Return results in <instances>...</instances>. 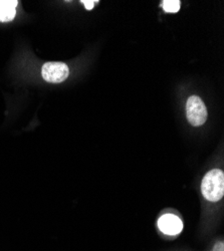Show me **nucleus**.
I'll return each instance as SVG.
<instances>
[{
  "mask_svg": "<svg viewBox=\"0 0 224 251\" xmlns=\"http://www.w3.org/2000/svg\"><path fill=\"white\" fill-rule=\"evenodd\" d=\"M186 116L189 123L194 127H199L206 122L207 109L205 103L199 97L192 96L188 99L186 103Z\"/></svg>",
  "mask_w": 224,
  "mask_h": 251,
  "instance_id": "2",
  "label": "nucleus"
},
{
  "mask_svg": "<svg viewBox=\"0 0 224 251\" xmlns=\"http://www.w3.org/2000/svg\"><path fill=\"white\" fill-rule=\"evenodd\" d=\"M70 70L65 62H46L42 69V75L45 80L52 83H58L66 80Z\"/></svg>",
  "mask_w": 224,
  "mask_h": 251,
  "instance_id": "3",
  "label": "nucleus"
},
{
  "mask_svg": "<svg viewBox=\"0 0 224 251\" xmlns=\"http://www.w3.org/2000/svg\"><path fill=\"white\" fill-rule=\"evenodd\" d=\"M96 2H97V1H93V0H83V1H81V3H84V5L86 6V8H87L88 10L93 9V7H94V5H95Z\"/></svg>",
  "mask_w": 224,
  "mask_h": 251,
  "instance_id": "7",
  "label": "nucleus"
},
{
  "mask_svg": "<svg viewBox=\"0 0 224 251\" xmlns=\"http://www.w3.org/2000/svg\"><path fill=\"white\" fill-rule=\"evenodd\" d=\"M158 227L166 235H177L183 229V223L174 214H165L158 220Z\"/></svg>",
  "mask_w": 224,
  "mask_h": 251,
  "instance_id": "4",
  "label": "nucleus"
},
{
  "mask_svg": "<svg viewBox=\"0 0 224 251\" xmlns=\"http://www.w3.org/2000/svg\"><path fill=\"white\" fill-rule=\"evenodd\" d=\"M201 192L210 202L219 201L224 194V174L221 170L209 171L201 183Z\"/></svg>",
  "mask_w": 224,
  "mask_h": 251,
  "instance_id": "1",
  "label": "nucleus"
},
{
  "mask_svg": "<svg viewBox=\"0 0 224 251\" xmlns=\"http://www.w3.org/2000/svg\"><path fill=\"white\" fill-rule=\"evenodd\" d=\"M213 251H223V243H217L213 249Z\"/></svg>",
  "mask_w": 224,
  "mask_h": 251,
  "instance_id": "8",
  "label": "nucleus"
},
{
  "mask_svg": "<svg viewBox=\"0 0 224 251\" xmlns=\"http://www.w3.org/2000/svg\"><path fill=\"white\" fill-rule=\"evenodd\" d=\"M162 6L166 12L175 13L180 9V1L179 0H164L162 2Z\"/></svg>",
  "mask_w": 224,
  "mask_h": 251,
  "instance_id": "6",
  "label": "nucleus"
},
{
  "mask_svg": "<svg viewBox=\"0 0 224 251\" xmlns=\"http://www.w3.org/2000/svg\"><path fill=\"white\" fill-rule=\"evenodd\" d=\"M17 5V0H0V22H11L16 15Z\"/></svg>",
  "mask_w": 224,
  "mask_h": 251,
  "instance_id": "5",
  "label": "nucleus"
}]
</instances>
